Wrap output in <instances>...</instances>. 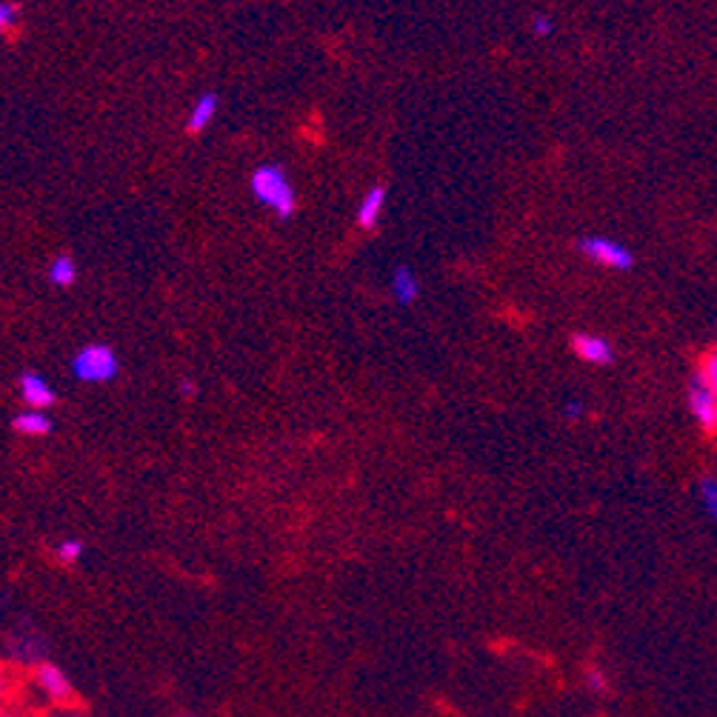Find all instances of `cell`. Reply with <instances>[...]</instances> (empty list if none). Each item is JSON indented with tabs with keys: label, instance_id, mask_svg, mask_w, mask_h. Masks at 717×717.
Here are the masks:
<instances>
[{
	"label": "cell",
	"instance_id": "obj_1",
	"mask_svg": "<svg viewBox=\"0 0 717 717\" xmlns=\"http://www.w3.org/2000/svg\"><path fill=\"white\" fill-rule=\"evenodd\" d=\"M249 192L263 209H272L280 220L298 212V192L280 163H260L249 175Z\"/></svg>",
	"mask_w": 717,
	"mask_h": 717
},
{
	"label": "cell",
	"instance_id": "obj_2",
	"mask_svg": "<svg viewBox=\"0 0 717 717\" xmlns=\"http://www.w3.org/2000/svg\"><path fill=\"white\" fill-rule=\"evenodd\" d=\"M69 369L80 383H109L120 372L118 352L109 343H86L72 355Z\"/></svg>",
	"mask_w": 717,
	"mask_h": 717
},
{
	"label": "cell",
	"instance_id": "obj_3",
	"mask_svg": "<svg viewBox=\"0 0 717 717\" xmlns=\"http://www.w3.org/2000/svg\"><path fill=\"white\" fill-rule=\"evenodd\" d=\"M578 249L583 258L598 263L603 269H615V272H629L635 266V255L629 246H623L620 240L606 238V235H586L578 240Z\"/></svg>",
	"mask_w": 717,
	"mask_h": 717
},
{
	"label": "cell",
	"instance_id": "obj_4",
	"mask_svg": "<svg viewBox=\"0 0 717 717\" xmlns=\"http://www.w3.org/2000/svg\"><path fill=\"white\" fill-rule=\"evenodd\" d=\"M689 412L695 415L703 429L715 432V418H717V395L703 383L700 375H695L692 386H689Z\"/></svg>",
	"mask_w": 717,
	"mask_h": 717
},
{
	"label": "cell",
	"instance_id": "obj_5",
	"mask_svg": "<svg viewBox=\"0 0 717 717\" xmlns=\"http://www.w3.org/2000/svg\"><path fill=\"white\" fill-rule=\"evenodd\" d=\"M572 352H575L583 363H589V366H609V363L615 360L612 343L606 338H600V335H589V332L572 335Z\"/></svg>",
	"mask_w": 717,
	"mask_h": 717
},
{
	"label": "cell",
	"instance_id": "obj_6",
	"mask_svg": "<svg viewBox=\"0 0 717 717\" xmlns=\"http://www.w3.org/2000/svg\"><path fill=\"white\" fill-rule=\"evenodd\" d=\"M18 389H20V398L23 403L29 406V409H49L52 403H55V389H52V383L43 378L40 372H20L18 378Z\"/></svg>",
	"mask_w": 717,
	"mask_h": 717
},
{
	"label": "cell",
	"instance_id": "obj_7",
	"mask_svg": "<svg viewBox=\"0 0 717 717\" xmlns=\"http://www.w3.org/2000/svg\"><path fill=\"white\" fill-rule=\"evenodd\" d=\"M386 200H389L386 183L369 186V192L360 198L358 212H355V223H358L360 229H375V226H378L380 215H383V209H386Z\"/></svg>",
	"mask_w": 717,
	"mask_h": 717
},
{
	"label": "cell",
	"instance_id": "obj_8",
	"mask_svg": "<svg viewBox=\"0 0 717 717\" xmlns=\"http://www.w3.org/2000/svg\"><path fill=\"white\" fill-rule=\"evenodd\" d=\"M12 429L26 438H43L55 429V420L46 415V409H26L12 418Z\"/></svg>",
	"mask_w": 717,
	"mask_h": 717
},
{
	"label": "cell",
	"instance_id": "obj_9",
	"mask_svg": "<svg viewBox=\"0 0 717 717\" xmlns=\"http://www.w3.org/2000/svg\"><path fill=\"white\" fill-rule=\"evenodd\" d=\"M215 115H218V95H215V92H203V95L195 100L189 118H186V132H189V135L206 132L209 123L215 120Z\"/></svg>",
	"mask_w": 717,
	"mask_h": 717
},
{
	"label": "cell",
	"instance_id": "obj_10",
	"mask_svg": "<svg viewBox=\"0 0 717 717\" xmlns=\"http://www.w3.org/2000/svg\"><path fill=\"white\" fill-rule=\"evenodd\" d=\"M392 295H395L400 306H412L418 300L420 283L412 266H406V263L395 266V272H392Z\"/></svg>",
	"mask_w": 717,
	"mask_h": 717
},
{
	"label": "cell",
	"instance_id": "obj_11",
	"mask_svg": "<svg viewBox=\"0 0 717 717\" xmlns=\"http://www.w3.org/2000/svg\"><path fill=\"white\" fill-rule=\"evenodd\" d=\"M38 683L40 689L49 695L52 700H69L72 698V683L69 678L60 672L58 666H49V663H43L38 666Z\"/></svg>",
	"mask_w": 717,
	"mask_h": 717
},
{
	"label": "cell",
	"instance_id": "obj_12",
	"mask_svg": "<svg viewBox=\"0 0 717 717\" xmlns=\"http://www.w3.org/2000/svg\"><path fill=\"white\" fill-rule=\"evenodd\" d=\"M46 280L58 289H69L78 283V263L72 255H58L46 269Z\"/></svg>",
	"mask_w": 717,
	"mask_h": 717
},
{
	"label": "cell",
	"instance_id": "obj_13",
	"mask_svg": "<svg viewBox=\"0 0 717 717\" xmlns=\"http://www.w3.org/2000/svg\"><path fill=\"white\" fill-rule=\"evenodd\" d=\"M700 500H703V509L706 515L717 523V480L706 478L700 483Z\"/></svg>",
	"mask_w": 717,
	"mask_h": 717
},
{
	"label": "cell",
	"instance_id": "obj_14",
	"mask_svg": "<svg viewBox=\"0 0 717 717\" xmlns=\"http://www.w3.org/2000/svg\"><path fill=\"white\" fill-rule=\"evenodd\" d=\"M698 375L703 378V383L712 389L717 395V349H712L706 358L700 360V369H698Z\"/></svg>",
	"mask_w": 717,
	"mask_h": 717
},
{
	"label": "cell",
	"instance_id": "obj_15",
	"mask_svg": "<svg viewBox=\"0 0 717 717\" xmlns=\"http://www.w3.org/2000/svg\"><path fill=\"white\" fill-rule=\"evenodd\" d=\"M18 23H20V6L18 3H12V0H3V3H0V29H3V32H12Z\"/></svg>",
	"mask_w": 717,
	"mask_h": 717
},
{
	"label": "cell",
	"instance_id": "obj_16",
	"mask_svg": "<svg viewBox=\"0 0 717 717\" xmlns=\"http://www.w3.org/2000/svg\"><path fill=\"white\" fill-rule=\"evenodd\" d=\"M80 555H83V543H80L78 538L63 540V543L58 546V558L63 560V563H75Z\"/></svg>",
	"mask_w": 717,
	"mask_h": 717
},
{
	"label": "cell",
	"instance_id": "obj_17",
	"mask_svg": "<svg viewBox=\"0 0 717 717\" xmlns=\"http://www.w3.org/2000/svg\"><path fill=\"white\" fill-rule=\"evenodd\" d=\"M586 686H589L595 695H606V692H609V680H606V675H603L600 669H589V672H586Z\"/></svg>",
	"mask_w": 717,
	"mask_h": 717
},
{
	"label": "cell",
	"instance_id": "obj_18",
	"mask_svg": "<svg viewBox=\"0 0 717 717\" xmlns=\"http://www.w3.org/2000/svg\"><path fill=\"white\" fill-rule=\"evenodd\" d=\"M532 32H535L538 38H549V35L555 32V20L549 18V15H535V18H532Z\"/></svg>",
	"mask_w": 717,
	"mask_h": 717
},
{
	"label": "cell",
	"instance_id": "obj_19",
	"mask_svg": "<svg viewBox=\"0 0 717 717\" xmlns=\"http://www.w3.org/2000/svg\"><path fill=\"white\" fill-rule=\"evenodd\" d=\"M563 415H566V420H580L586 415V406H583L580 400H569V403L563 406Z\"/></svg>",
	"mask_w": 717,
	"mask_h": 717
},
{
	"label": "cell",
	"instance_id": "obj_20",
	"mask_svg": "<svg viewBox=\"0 0 717 717\" xmlns=\"http://www.w3.org/2000/svg\"><path fill=\"white\" fill-rule=\"evenodd\" d=\"M195 392H198V389H195L192 380H183V383H180V395H183V398H192Z\"/></svg>",
	"mask_w": 717,
	"mask_h": 717
},
{
	"label": "cell",
	"instance_id": "obj_21",
	"mask_svg": "<svg viewBox=\"0 0 717 717\" xmlns=\"http://www.w3.org/2000/svg\"><path fill=\"white\" fill-rule=\"evenodd\" d=\"M49 717H80V715L78 712H72V709H55Z\"/></svg>",
	"mask_w": 717,
	"mask_h": 717
},
{
	"label": "cell",
	"instance_id": "obj_22",
	"mask_svg": "<svg viewBox=\"0 0 717 717\" xmlns=\"http://www.w3.org/2000/svg\"><path fill=\"white\" fill-rule=\"evenodd\" d=\"M715 432H717V418H715Z\"/></svg>",
	"mask_w": 717,
	"mask_h": 717
}]
</instances>
